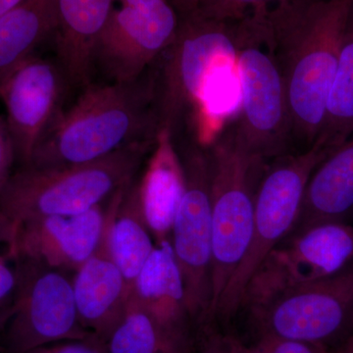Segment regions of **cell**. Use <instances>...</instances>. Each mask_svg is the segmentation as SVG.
<instances>
[{
  "mask_svg": "<svg viewBox=\"0 0 353 353\" xmlns=\"http://www.w3.org/2000/svg\"><path fill=\"white\" fill-rule=\"evenodd\" d=\"M353 0H280L266 6L272 48L284 79L294 145L324 128L341 39Z\"/></svg>",
  "mask_w": 353,
  "mask_h": 353,
  "instance_id": "6da1fadb",
  "label": "cell"
},
{
  "mask_svg": "<svg viewBox=\"0 0 353 353\" xmlns=\"http://www.w3.org/2000/svg\"><path fill=\"white\" fill-rule=\"evenodd\" d=\"M79 94L44 132L28 166L85 164L127 146L157 141L160 130L152 66L136 80L92 83Z\"/></svg>",
  "mask_w": 353,
  "mask_h": 353,
  "instance_id": "7a4b0ae2",
  "label": "cell"
},
{
  "mask_svg": "<svg viewBox=\"0 0 353 353\" xmlns=\"http://www.w3.org/2000/svg\"><path fill=\"white\" fill-rule=\"evenodd\" d=\"M155 143H136L62 168L19 167L0 192V214L19 228L28 221L80 214L101 205L138 176Z\"/></svg>",
  "mask_w": 353,
  "mask_h": 353,
  "instance_id": "3957f363",
  "label": "cell"
},
{
  "mask_svg": "<svg viewBox=\"0 0 353 353\" xmlns=\"http://www.w3.org/2000/svg\"><path fill=\"white\" fill-rule=\"evenodd\" d=\"M236 61L234 22L197 14L180 19L175 39L152 65L160 132L174 138L197 129L213 78Z\"/></svg>",
  "mask_w": 353,
  "mask_h": 353,
  "instance_id": "277c9868",
  "label": "cell"
},
{
  "mask_svg": "<svg viewBox=\"0 0 353 353\" xmlns=\"http://www.w3.org/2000/svg\"><path fill=\"white\" fill-rule=\"evenodd\" d=\"M266 6L234 22L241 114L231 127L236 141L265 162L294 146L282 72L273 52Z\"/></svg>",
  "mask_w": 353,
  "mask_h": 353,
  "instance_id": "5b68a950",
  "label": "cell"
},
{
  "mask_svg": "<svg viewBox=\"0 0 353 353\" xmlns=\"http://www.w3.org/2000/svg\"><path fill=\"white\" fill-rule=\"evenodd\" d=\"M208 150L212 211V315L252 241L255 199L267 162L245 150L231 128L218 134Z\"/></svg>",
  "mask_w": 353,
  "mask_h": 353,
  "instance_id": "8992f818",
  "label": "cell"
},
{
  "mask_svg": "<svg viewBox=\"0 0 353 353\" xmlns=\"http://www.w3.org/2000/svg\"><path fill=\"white\" fill-rule=\"evenodd\" d=\"M334 150L321 141L273 160L265 169L255 199L252 241L243 261L223 292L215 314L231 317L241 308L248 281L266 255L296 224L309 179Z\"/></svg>",
  "mask_w": 353,
  "mask_h": 353,
  "instance_id": "52a82bcc",
  "label": "cell"
},
{
  "mask_svg": "<svg viewBox=\"0 0 353 353\" xmlns=\"http://www.w3.org/2000/svg\"><path fill=\"white\" fill-rule=\"evenodd\" d=\"M173 139L182 164L183 192L172 225V250L185 288L190 318L210 315L212 304V211L208 145L194 132Z\"/></svg>",
  "mask_w": 353,
  "mask_h": 353,
  "instance_id": "ba28073f",
  "label": "cell"
},
{
  "mask_svg": "<svg viewBox=\"0 0 353 353\" xmlns=\"http://www.w3.org/2000/svg\"><path fill=\"white\" fill-rule=\"evenodd\" d=\"M353 263V226L326 223L289 234L246 285L241 308L259 310L288 292L336 275Z\"/></svg>",
  "mask_w": 353,
  "mask_h": 353,
  "instance_id": "9c48e42d",
  "label": "cell"
},
{
  "mask_svg": "<svg viewBox=\"0 0 353 353\" xmlns=\"http://www.w3.org/2000/svg\"><path fill=\"white\" fill-rule=\"evenodd\" d=\"M21 259L19 285L3 329L7 352L26 353L57 341L92 336L79 318L68 273Z\"/></svg>",
  "mask_w": 353,
  "mask_h": 353,
  "instance_id": "30bf717a",
  "label": "cell"
},
{
  "mask_svg": "<svg viewBox=\"0 0 353 353\" xmlns=\"http://www.w3.org/2000/svg\"><path fill=\"white\" fill-rule=\"evenodd\" d=\"M180 17L169 0H114L94 52L105 82L136 80L175 39Z\"/></svg>",
  "mask_w": 353,
  "mask_h": 353,
  "instance_id": "8fae6325",
  "label": "cell"
},
{
  "mask_svg": "<svg viewBox=\"0 0 353 353\" xmlns=\"http://www.w3.org/2000/svg\"><path fill=\"white\" fill-rule=\"evenodd\" d=\"M262 338L326 345L353 327V263L252 312Z\"/></svg>",
  "mask_w": 353,
  "mask_h": 353,
  "instance_id": "7c38bea8",
  "label": "cell"
},
{
  "mask_svg": "<svg viewBox=\"0 0 353 353\" xmlns=\"http://www.w3.org/2000/svg\"><path fill=\"white\" fill-rule=\"evenodd\" d=\"M61 67L53 57L39 54L25 60L0 82V101L19 167L32 153L70 94Z\"/></svg>",
  "mask_w": 353,
  "mask_h": 353,
  "instance_id": "4fadbf2b",
  "label": "cell"
},
{
  "mask_svg": "<svg viewBox=\"0 0 353 353\" xmlns=\"http://www.w3.org/2000/svg\"><path fill=\"white\" fill-rule=\"evenodd\" d=\"M110 199L80 214L48 216L20 225L18 250L21 259L75 273L101 243Z\"/></svg>",
  "mask_w": 353,
  "mask_h": 353,
  "instance_id": "5bb4252c",
  "label": "cell"
},
{
  "mask_svg": "<svg viewBox=\"0 0 353 353\" xmlns=\"http://www.w3.org/2000/svg\"><path fill=\"white\" fill-rule=\"evenodd\" d=\"M127 187L111 197L101 243L94 254L72 277L77 311L83 328L104 341L122 319L131 297L126 280L114 261L110 248L111 220Z\"/></svg>",
  "mask_w": 353,
  "mask_h": 353,
  "instance_id": "9a60e30c",
  "label": "cell"
},
{
  "mask_svg": "<svg viewBox=\"0 0 353 353\" xmlns=\"http://www.w3.org/2000/svg\"><path fill=\"white\" fill-rule=\"evenodd\" d=\"M114 0H57L54 58L71 92L94 83V52Z\"/></svg>",
  "mask_w": 353,
  "mask_h": 353,
  "instance_id": "2e32d148",
  "label": "cell"
},
{
  "mask_svg": "<svg viewBox=\"0 0 353 353\" xmlns=\"http://www.w3.org/2000/svg\"><path fill=\"white\" fill-rule=\"evenodd\" d=\"M353 215V134L316 167L289 234Z\"/></svg>",
  "mask_w": 353,
  "mask_h": 353,
  "instance_id": "e0dca14e",
  "label": "cell"
},
{
  "mask_svg": "<svg viewBox=\"0 0 353 353\" xmlns=\"http://www.w3.org/2000/svg\"><path fill=\"white\" fill-rule=\"evenodd\" d=\"M139 176V192L155 243L170 241L172 225L183 192L182 164L171 134L162 131Z\"/></svg>",
  "mask_w": 353,
  "mask_h": 353,
  "instance_id": "ac0fdd59",
  "label": "cell"
},
{
  "mask_svg": "<svg viewBox=\"0 0 353 353\" xmlns=\"http://www.w3.org/2000/svg\"><path fill=\"white\" fill-rule=\"evenodd\" d=\"M131 297L165 326L187 336L190 316L182 274L170 241L157 243L134 281Z\"/></svg>",
  "mask_w": 353,
  "mask_h": 353,
  "instance_id": "d6986e66",
  "label": "cell"
},
{
  "mask_svg": "<svg viewBox=\"0 0 353 353\" xmlns=\"http://www.w3.org/2000/svg\"><path fill=\"white\" fill-rule=\"evenodd\" d=\"M57 0H24L0 17V82L52 41Z\"/></svg>",
  "mask_w": 353,
  "mask_h": 353,
  "instance_id": "ffe728a7",
  "label": "cell"
},
{
  "mask_svg": "<svg viewBox=\"0 0 353 353\" xmlns=\"http://www.w3.org/2000/svg\"><path fill=\"white\" fill-rule=\"evenodd\" d=\"M154 239L146 222L137 176L125 190L110 224V248L131 292L139 273L154 250Z\"/></svg>",
  "mask_w": 353,
  "mask_h": 353,
  "instance_id": "44dd1931",
  "label": "cell"
},
{
  "mask_svg": "<svg viewBox=\"0 0 353 353\" xmlns=\"http://www.w3.org/2000/svg\"><path fill=\"white\" fill-rule=\"evenodd\" d=\"M187 336L165 326L130 297L126 312L109 334V353H189Z\"/></svg>",
  "mask_w": 353,
  "mask_h": 353,
  "instance_id": "7402d4cb",
  "label": "cell"
},
{
  "mask_svg": "<svg viewBox=\"0 0 353 353\" xmlns=\"http://www.w3.org/2000/svg\"><path fill=\"white\" fill-rule=\"evenodd\" d=\"M353 134V2L341 39L326 119L317 141L334 150Z\"/></svg>",
  "mask_w": 353,
  "mask_h": 353,
  "instance_id": "603a6c76",
  "label": "cell"
},
{
  "mask_svg": "<svg viewBox=\"0 0 353 353\" xmlns=\"http://www.w3.org/2000/svg\"><path fill=\"white\" fill-rule=\"evenodd\" d=\"M18 231L19 228L0 214V307H12L19 285Z\"/></svg>",
  "mask_w": 353,
  "mask_h": 353,
  "instance_id": "cb8c5ba5",
  "label": "cell"
},
{
  "mask_svg": "<svg viewBox=\"0 0 353 353\" xmlns=\"http://www.w3.org/2000/svg\"><path fill=\"white\" fill-rule=\"evenodd\" d=\"M280 0H208L196 14L221 22H236L254 9Z\"/></svg>",
  "mask_w": 353,
  "mask_h": 353,
  "instance_id": "d4e9b609",
  "label": "cell"
},
{
  "mask_svg": "<svg viewBox=\"0 0 353 353\" xmlns=\"http://www.w3.org/2000/svg\"><path fill=\"white\" fill-rule=\"evenodd\" d=\"M231 353H332L324 345L277 338H262L254 347H234Z\"/></svg>",
  "mask_w": 353,
  "mask_h": 353,
  "instance_id": "484cf974",
  "label": "cell"
},
{
  "mask_svg": "<svg viewBox=\"0 0 353 353\" xmlns=\"http://www.w3.org/2000/svg\"><path fill=\"white\" fill-rule=\"evenodd\" d=\"M26 353H109L106 341L92 336L80 340H68L50 343Z\"/></svg>",
  "mask_w": 353,
  "mask_h": 353,
  "instance_id": "4316f807",
  "label": "cell"
},
{
  "mask_svg": "<svg viewBox=\"0 0 353 353\" xmlns=\"http://www.w3.org/2000/svg\"><path fill=\"white\" fill-rule=\"evenodd\" d=\"M15 163V152L6 117L0 115V192L12 175Z\"/></svg>",
  "mask_w": 353,
  "mask_h": 353,
  "instance_id": "83f0119b",
  "label": "cell"
},
{
  "mask_svg": "<svg viewBox=\"0 0 353 353\" xmlns=\"http://www.w3.org/2000/svg\"><path fill=\"white\" fill-rule=\"evenodd\" d=\"M208 0H169L180 19L196 14Z\"/></svg>",
  "mask_w": 353,
  "mask_h": 353,
  "instance_id": "f1b7e54d",
  "label": "cell"
},
{
  "mask_svg": "<svg viewBox=\"0 0 353 353\" xmlns=\"http://www.w3.org/2000/svg\"><path fill=\"white\" fill-rule=\"evenodd\" d=\"M24 0H0V17L12 10L16 6L22 3Z\"/></svg>",
  "mask_w": 353,
  "mask_h": 353,
  "instance_id": "f546056e",
  "label": "cell"
},
{
  "mask_svg": "<svg viewBox=\"0 0 353 353\" xmlns=\"http://www.w3.org/2000/svg\"><path fill=\"white\" fill-rule=\"evenodd\" d=\"M11 310H12V307H0V331L6 327V322L8 321L9 317H10Z\"/></svg>",
  "mask_w": 353,
  "mask_h": 353,
  "instance_id": "4dcf8cb0",
  "label": "cell"
},
{
  "mask_svg": "<svg viewBox=\"0 0 353 353\" xmlns=\"http://www.w3.org/2000/svg\"><path fill=\"white\" fill-rule=\"evenodd\" d=\"M339 353H353V334L347 339Z\"/></svg>",
  "mask_w": 353,
  "mask_h": 353,
  "instance_id": "1f68e13d",
  "label": "cell"
},
{
  "mask_svg": "<svg viewBox=\"0 0 353 353\" xmlns=\"http://www.w3.org/2000/svg\"><path fill=\"white\" fill-rule=\"evenodd\" d=\"M206 353H219V352H206Z\"/></svg>",
  "mask_w": 353,
  "mask_h": 353,
  "instance_id": "d6a6232c",
  "label": "cell"
},
{
  "mask_svg": "<svg viewBox=\"0 0 353 353\" xmlns=\"http://www.w3.org/2000/svg\"><path fill=\"white\" fill-rule=\"evenodd\" d=\"M352 226H353V224H352Z\"/></svg>",
  "mask_w": 353,
  "mask_h": 353,
  "instance_id": "836d02e7",
  "label": "cell"
}]
</instances>
